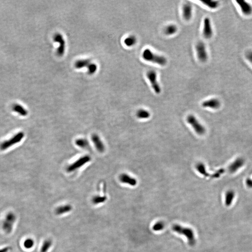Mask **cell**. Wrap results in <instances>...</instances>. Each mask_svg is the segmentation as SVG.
<instances>
[{
  "instance_id": "cell-1",
  "label": "cell",
  "mask_w": 252,
  "mask_h": 252,
  "mask_svg": "<svg viewBox=\"0 0 252 252\" xmlns=\"http://www.w3.org/2000/svg\"><path fill=\"white\" fill-rule=\"evenodd\" d=\"M142 56L143 59L147 61L153 63L161 66H164L167 64V60L165 57L154 53L150 49H145L142 53Z\"/></svg>"
},
{
  "instance_id": "cell-2",
  "label": "cell",
  "mask_w": 252,
  "mask_h": 252,
  "mask_svg": "<svg viewBox=\"0 0 252 252\" xmlns=\"http://www.w3.org/2000/svg\"><path fill=\"white\" fill-rule=\"evenodd\" d=\"M172 230L179 234L184 235L187 238L189 244L191 246H193L195 244V238L192 229L176 224L173 226Z\"/></svg>"
},
{
  "instance_id": "cell-3",
  "label": "cell",
  "mask_w": 252,
  "mask_h": 252,
  "mask_svg": "<svg viewBox=\"0 0 252 252\" xmlns=\"http://www.w3.org/2000/svg\"><path fill=\"white\" fill-rule=\"evenodd\" d=\"M16 220V216L14 213L9 212L6 215L5 220L2 223V228L5 233H10L12 232L14 222Z\"/></svg>"
},
{
  "instance_id": "cell-4",
  "label": "cell",
  "mask_w": 252,
  "mask_h": 252,
  "mask_svg": "<svg viewBox=\"0 0 252 252\" xmlns=\"http://www.w3.org/2000/svg\"><path fill=\"white\" fill-rule=\"evenodd\" d=\"M24 137V134L22 132L17 133V134L14 135L12 138L10 139L9 140L5 141L2 142L0 145V149L1 150H5L7 149H8L10 147L12 146L14 144L19 142L21 140L23 139Z\"/></svg>"
},
{
  "instance_id": "cell-5",
  "label": "cell",
  "mask_w": 252,
  "mask_h": 252,
  "mask_svg": "<svg viewBox=\"0 0 252 252\" xmlns=\"http://www.w3.org/2000/svg\"><path fill=\"white\" fill-rule=\"evenodd\" d=\"M91 157L89 156L81 157L76 162L70 165L67 167L66 170L68 172H72L83 166L86 163L91 161Z\"/></svg>"
},
{
  "instance_id": "cell-6",
  "label": "cell",
  "mask_w": 252,
  "mask_h": 252,
  "mask_svg": "<svg viewBox=\"0 0 252 252\" xmlns=\"http://www.w3.org/2000/svg\"><path fill=\"white\" fill-rule=\"evenodd\" d=\"M188 122L191 125L195 132L199 135L204 134L206 130L204 127L200 124L195 116L192 115H190L187 117Z\"/></svg>"
},
{
  "instance_id": "cell-7",
  "label": "cell",
  "mask_w": 252,
  "mask_h": 252,
  "mask_svg": "<svg viewBox=\"0 0 252 252\" xmlns=\"http://www.w3.org/2000/svg\"><path fill=\"white\" fill-rule=\"evenodd\" d=\"M147 76L155 93L159 94L161 92V88L157 80V73L154 70H149L147 73Z\"/></svg>"
},
{
  "instance_id": "cell-8",
  "label": "cell",
  "mask_w": 252,
  "mask_h": 252,
  "mask_svg": "<svg viewBox=\"0 0 252 252\" xmlns=\"http://www.w3.org/2000/svg\"><path fill=\"white\" fill-rule=\"evenodd\" d=\"M196 49L199 60L202 62H206L208 59V54L204 43L203 42H198Z\"/></svg>"
},
{
  "instance_id": "cell-9",
  "label": "cell",
  "mask_w": 252,
  "mask_h": 252,
  "mask_svg": "<svg viewBox=\"0 0 252 252\" xmlns=\"http://www.w3.org/2000/svg\"><path fill=\"white\" fill-rule=\"evenodd\" d=\"M53 39L54 41L57 42V43L59 44L58 47L57 49V55L60 57L63 56L65 50V39L60 33H56L54 36Z\"/></svg>"
},
{
  "instance_id": "cell-10",
  "label": "cell",
  "mask_w": 252,
  "mask_h": 252,
  "mask_svg": "<svg viewBox=\"0 0 252 252\" xmlns=\"http://www.w3.org/2000/svg\"><path fill=\"white\" fill-rule=\"evenodd\" d=\"M213 32L211 20L209 17H206L204 21L203 35L204 38L210 39L212 37Z\"/></svg>"
},
{
  "instance_id": "cell-11",
  "label": "cell",
  "mask_w": 252,
  "mask_h": 252,
  "mask_svg": "<svg viewBox=\"0 0 252 252\" xmlns=\"http://www.w3.org/2000/svg\"><path fill=\"white\" fill-rule=\"evenodd\" d=\"M238 6H240L241 12L246 16H249L252 13V6L245 1H237Z\"/></svg>"
},
{
  "instance_id": "cell-12",
  "label": "cell",
  "mask_w": 252,
  "mask_h": 252,
  "mask_svg": "<svg viewBox=\"0 0 252 252\" xmlns=\"http://www.w3.org/2000/svg\"><path fill=\"white\" fill-rule=\"evenodd\" d=\"M202 106L204 107H209L212 109H218L220 106L219 100L216 99H211L206 100L202 103Z\"/></svg>"
},
{
  "instance_id": "cell-13",
  "label": "cell",
  "mask_w": 252,
  "mask_h": 252,
  "mask_svg": "<svg viewBox=\"0 0 252 252\" xmlns=\"http://www.w3.org/2000/svg\"><path fill=\"white\" fill-rule=\"evenodd\" d=\"M92 140L94 143L97 150L100 152H103L104 151V145L100 139V137L98 135H97L96 134L93 135L92 136Z\"/></svg>"
},
{
  "instance_id": "cell-14",
  "label": "cell",
  "mask_w": 252,
  "mask_h": 252,
  "mask_svg": "<svg viewBox=\"0 0 252 252\" xmlns=\"http://www.w3.org/2000/svg\"><path fill=\"white\" fill-rule=\"evenodd\" d=\"M192 8L191 5L186 3L183 8V17L186 21H189L192 17Z\"/></svg>"
},
{
  "instance_id": "cell-15",
  "label": "cell",
  "mask_w": 252,
  "mask_h": 252,
  "mask_svg": "<svg viewBox=\"0 0 252 252\" xmlns=\"http://www.w3.org/2000/svg\"><path fill=\"white\" fill-rule=\"evenodd\" d=\"M120 182L124 184H128L131 186H135L137 184V181L135 178H133L129 175L126 174H122L120 177Z\"/></svg>"
},
{
  "instance_id": "cell-16",
  "label": "cell",
  "mask_w": 252,
  "mask_h": 252,
  "mask_svg": "<svg viewBox=\"0 0 252 252\" xmlns=\"http://www.w3.org/2000/svg\"><path fill=\"white\" fill-rule=\"evenodd\" d=\"M244 160L241 158H238L236 159L234 162L232 163L228 167V171L231 173L235 172L240 169L241 167H242L244 164Z\"/></svg>"
},
{
  "instance_id": "cell-17",
  "label": "cell",
  "mask_w": 252,
  "mask_h": 252,
  "mask_svg": "<svg viewBox=\"0 0 252 252\" xmlns=\"http://www.w3.org/2000/svg\"><path fill=\"white\" fill-rule=\"evenodd\" d=\"M73 209V207L70 204H65L64 206H59L55 210V214L58 215L64 214L70 212Z\"/></svg>"
},
{
  "instance_id": "cell-18",
  "label": "cell",
  "mask_w": 252,
  "mask_h": 252,
  "mask_svg": "<svg viewBox=\"0 0 252 252\" xmlns=\"http://www.w3.org/2000/svg\"><path fill=\"white\" fill-rule=\"evenodd\" d=\"M91 63V60L89 59H80L75 62V68L78 69H80L85 67H88Z\"/></svg>"
},
{
  "instance_id": "cell-19",
  "label": "cell",
  "mask_w": 252,
  "mask_h": 252,
  "mask_svg": "<svg viewBox=\"0 0 252 252\" xmlns=\"http://www.w3.org/2000/svg\"><path fill=\"white\" fill-rule=\"evenodd\" d=\"M12 109L14 112H17L21 115L25 116L28 114L27 110L19 104H14L12 107Z\"/></svg>"
},
{
  "instance_id": "cell-20",
  "label": "cell",
  "mask_w": 252,
  "mask_h": 252,
  "mask_svg": "<svg viewBox=\"0 0 252 252\" xmlns=\"http://www.w3.org/2000/svg\"><path fill=\"white\" fill-rule=\"evenodd\" d=\"M177 30L178 28L176 25L173 24H169L165 28V34L168 36L172 35L177 32Z\"/></svg>"
},
{
  "instance_id": "cell-21",
  "label": "cell",
  "mask_w": 252,
  "mask_h": 252,
  "mask_svg": "<svg viewBox=\"0 0 252 252\" xmlns=\"http://www.w3.org/2000/svg\"><path fill=\"white\" fill-rule=\"evenodd\" d=\"M137 39L134 36H130L124 40V43L128 47H132L136 43Z\"/></svg>"
},
{
  "instance_id": "cell-22",
  "label": "cell",
  "mask_w": 252,
  "mask_h": 252,
  "mask_svg": "<svg viewBox=\"0 0 252 252\" xmlns=\"http://www.w3.org/2000/svg\"><path fill=\"white\" fill-rule=\"evenodd\" d=\"M202 3L204 4L207 7H209V8L211 9H217L219 6V2L217 1H202Z\"/></svg>"
},
{
  "instance_id": "cell-23",
  "label": "cell",
  "mask_w": 252,
  "mask_h": 252,
  "mask_svg": "<svg viewBox=\"0 0 252 252\" xmlns=\"http://www.w3.org/2000/svg\"><path fill=\"white\" fill-rule=\"evenodd\" d=\"M196 168L198 172L200 173V174L204 176V177H207L210 176V174L207 172L206 167L203 164H202L201 162L199 163L198 164L196 165Z\"/></svg>"
},
{
  "instance_id": "cell-24",
  "label": "cell",
  "mask_w": 252,
  "mask_h": 252,
  "mask_svg": "<svg viewBox=\"0 0 252 252\" xmlns=\"http://www.w3.org/2000/svg\"><path fill=\"white\" fill-rule=\"evenodd\" d=\"M234 197V193L233 191H227L226 196V206H230L232 203Z\"/></svg>"
},
{
  "instance_id": "cell-25",
  "label": "cell",
  "mask_w": 252,
  "mask_h": 252,
  "mask_svg": "<svg viewBox=\"0 0 252 252\" xmlns=\"http://www.w3.org/2000/svg\"><path fill=\"white\" fill-rule=\"evenodd\" d=\"M150 115L149 112L144 109L138 110L136 114L137 117L140 119H147L150 117Z\"/></svg>"
},
{
  "instance_id": "cell-26",
  "label": "cell",
  "mask_w": 252,
  "mask_h": 252,
  "mask_svg": "<svg viewBox=\"0 0 252 252\" xmlns=\"http://www.w3.org/2000/svg\"><path fill=\"white\" fill-rule=\"evenodd\" d=\"M52 241L51 240H46L44 241L42 245L40 252H47L52 245Z\"/></svg>"
},
{
  "instance_id": "cell-27",
  "label": "cell",
  "mask_w": 252,
  "mask_h": 252,
  "mask_svg": "<svg viewBox=\"0 0 252 252\" xmlns=\"http://www.w3.org/2000/svg\"><path fill=\"white\" fill-rule=\"evenodd\" d=\"M107 196H95L93 198V203L95 204H99L103 203L105 202L107 200Z\"/></svg>"
},
{
  "instance_id": "cell-28",
  "label": "cell",
  "mask_w": 252,
  "mask_h": 252,
  "mask_svg": "<svg viewBox=\"0 0 252 252\" xmlns=\"http://www.w3.org/2000/svg\"><path fill=\"white\" fill-rule=\"evenodd\" d=\"M76 144L81 148H86L89 146L88 141L85 139H79L76 140Z\"/></svg>"
},
{
  "instance_id": "cell-29",
  "label": "cell",
  "mask_w": 252,
  "mask_h": 252,
  "mask_svg": "<svg viewBox=\"0 0 252 252\" xmlns=\"http://www.w3.org/2000/svg\"><path fill=\"white\" fill-rule=\"evenodd\" d=\"M34 245V241L32 238H28L25 240L23 243V246L25 248L31 249L33 248Z\"/></svg>"
},
{
  "instance_id": "cell-30",
  "label": "cell",
  "mask_w": 252,
  "mask_h": 252,
  "mask_svg": "<svg viewBox=\"0 0 252 252\" xmlns=\"http://www.w3.org/2000/svg\"><path fill=\"white\" fill-rule=\"evenodd\" d=\"M87 68H88V73L89 74H91V75L95 73L97 70V65L92 62L88 65V66Z\"/></svg>"
},
{
  "instance_id": "cell-31",
  "label": "cell",
  "mask_w": 252,
  "mask_h": 252,
  "mask_svg": "<svg viewBox=\"0 0 252 252\" xmlns=\"http://www.w3.org/2000/svg\"><path fill=\"white\" fill-rule=\"evenodd\" d=\"M164 224L162 222H158L154 224L153 226V229L154 231H159L164 229Z\"/></svg>"
},
{
  "instance_id": "cell-32",
  "label": "cell",
  "mask_w": 252,
  "mask_h": 252,
  "mask_svg": "<svg viewBox=\"0 0 252 252\" xmlns=\"http://www.w3.org/2000/svg\"><path fill=\"white\" fill-rule=\"evenodd\" d=\"M225 172V170L223 169H221L218 170L216 172L214 173V174H212L211 176L212 178H218L220 176V175L223 174Z\"/></svg>"
},
{
  "instance_id": "cell-33",
  "label": "cell",
  "mask_w": 252,
  "mask_h": 252,
  "mask_svg": "<svg viewBox=\"0 0 252 252\" xmlns=\"http://www.w3.org/2000/svg\"><path fill=\"white\" fill-rule=\"evenodd\" d=\"M246 58H247L248 61L249 62L251 63L252 65V51H248V52H246Z\"/></svg>"
},
{
  "instance_id": "cell-34",
  "label": "cell",
  "mask_w": 252,
  "mask_h": 252,
  "mask_svg": "<svg viewBox=\"0 0 252 252\" xmlns=\"http://www.w3.org/2000/svg\"><path fill=\"white\" fill-rule=\"evenodd\" d=\"M246 184L248 187L252 188V179H248L246 180Z\"/></svg>"
},
{
  "instance_id": "cell-35",
  "label": "cell",
  "mask_w": 252,
  "mask_h": 252,
  "mask_svg": "<svg viewBox=\"0 0 252 252\" xmlns=\"http://www.w3.org/2000/svg\"><path fill=\"white\" fill-rule=\"evenodd\" d=\"M9 248L8 247L0 249V252H8L9 250Z\"/></svg>"
}]
</instances>
